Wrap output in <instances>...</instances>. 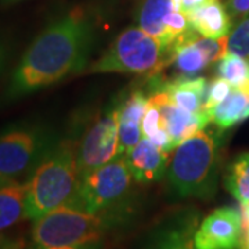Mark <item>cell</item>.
<instances>
[{"label":"cell","mask_w":249,"mask_h":249,"mask_svg":"<svg viewBox=\"0 0 249 249\" xmlns=\"http://www.w3.org/2000/svg\"><path fill=\"white\" fill-rule=\"evenodd\" d=\"M94 25L82 10H73L36 36L10 78L6 98L13 101L53 86L88 68Z\"/></svg>","instance_id":"cell-1"},{"label":"cell","mask_w":249,"mask_h":249,"mask_svg":"<svg viewBox=\"0 0 249 249\" xmlns=\"http://www.w3.org/2000/svg\"><path fill=\"white\" fill-rule=\"evenodd\" d=\"M80 180L76 142L72 139L58 142L28 178L27 219L36 220L57 208L73 204Z\"/></svg>","instance_id":"cell-2"},{"label":"cell","mask_w":249,"mask_h":249,"mask_svg":"<svg viewBox=\"0 0 249 249\" xmlns=\"http://www.w3.org/2000/svg\"><path fill=\"white\" fill-rule=\"evenodd\" d=\"M219 134L201 129L175 148L168 162L166 176L180 196L211 198L219 178Z\"/></svg>","instance_id":"cell-3"},{"label":"cell","mask_w":249,"mask_h":249,"mask_svg":"<svg viewBox=\"0 0 249 249\" xmlns=\"http://www.w3.org/2000/svg\"><path fill=\"white\" fill-rule=\"evenodd\" d=\"M124 214L90 213L65 205L34 220L31 238L36 247L61 248L101 242L114 226L124 222Z\"/></svg>","instance_id":"cell-4"},{"label":"cell","mask_w":249,"mask_h":249,"mask_svg":"<svg viewBox=\"0 0 249 249\" xmlns=\"http://www.w3.org/2000/svg\"><path fill=\"white\" fill-rule=\"evenodd\" d=\"M172 62V52L142 28L121 32L101 57L88 65L86 73L155 75Z\"/></svg>","instance_id":"cell-5"},{"label":"cell","mask_w":249,"mask_h":249,"mask_svg":"<svg viewBox=\"0 0 249 249\" xmlns=\"http://www.w3.org/2000/svg\"><path fill=\"white\" fill-rule=\"evenodd\" d=\"M57 142V136L46 124L22 122L3 129L0 132V181L7 184L28 180Z\"/></svg>","instance_id":"cell-6"},{"label":"cell","mask_w":249,"mask_h":249,"mask_svg":"<svg viewBox=\"0 0 249 249\" xmlns=\"http://www.w3.org/2000/svg\"><path fill=\"white\" fill-rule=\"evenodd\" d=\"M133 180L126 155H118L80 180L79 191L71 206L90 213L124 216Z\"/></svg>","instance_id":"cell-7"},{"label":"cell","mask_w":249,"mask_h":249,"mask_svg":"<svg viewBox=\"0 0 249 249\" xmlns=\"http://www.w3.org/2000/svg\"><path fill=\"white\" fill-rule=\"evenodd\" d=\"M118 103L107 107L93 118L76 142V158L80 178L104 166L118 157Z\"/></svg>","instance_id":"cell-8"},{"label":"cell","mask_w":249,"mask_h":249,"mask_svg":"<svg viewBox=\"0 0 249 249\" xmlns=\"http://www.w3.org/2000/svg\"><path fill=\"white\" fill-rule=\"evenodd\" d=\"M242 238V217L231 206L217 208L198 224L196 249H238Z\"/></svg>","instance_id":"cell-9"},{"label":"cell","mask_w":249,"mask_h":249,"mask_svg":"<svg viewBox=\"0 0 249 249\" xmlns=\"http://www.w3.org/2000/svg\"><path fill=\"white\" fill-rule=\"evenodd\" d=\"M150 100L160 109L162 126L166 129V132L169 133L172 139L173 151L178 144H181L186 139L191 137L198 130L204 129L211 124L208 112L199 114V115L187 112L178 107L169 94L165 93L163 90H154V93L150 96Z\"/></svg>","instance_id":"cell-10"},{"label":"cell","mask_w":249,"mask_h":249,"mask_svg":"<svg viewBox=\"0 0 249 249\" xmlns=\"http://www.w3.org/2000/svg\"><path fill=\"white\" fill-rule=\"evenodd\" d=\"M126 160L137 183L152 184L166 175L169 155L150 139L142 137L140 142L126 154Z\"/></svg>","instance_id":"cell-11"},{"label":"cell","mask_w":249,"mask_h":249,"mask_svg":"<svg viewBox=\"0 0 249 249\" xmlns=\"http://www.w3.org/2000/svg\"><path fill=\"white\" fill-rule=\"evenodd\" d=\"M196 227V214H178L152 234L145 249H196L194 234Z\"/></svg>","instance_id":"cell-12"},{"label":"cell","mask_w":249,"mask_h":249,"mask_svg":"<svg viewBox=\"0 0 249 249\" xmlns=\"http://www.w3.org/2000/svg\"><path fill=\"white\" fill-rule=\"evenodd\" d=\"M158 89L168 93L175 104L190 114H204L206 98V79L202 76H183L169 80L158 86Z\"/></svg>","instance_id":"cell-13"},{"label":"cell","mask_w":249,"mask_h":249,"mask_svg":"<svg viewBox=\"0 0 249 249\" xmlns=\"http://www.w3.org/2000/svg\"><path fill=\"white\" fill-rule=\"evenodd\" d=\"M191 27L204 37L220 39L231 32L232 18L227 7L217 0H209L199 9L187 14Z\"/></svg>","instance_id":"cell-14"},{"label":"cell","mask_w":249,"mask_h":249,"mask_svg":"<svg viewBox=\"0 0 249 249\" xmlns=\"http://www.w3.org/2000/svg\"><path fill=\"white\" fill-rule=\"evenodd\" d=\"M249 106V79L238 88H232L231 93L220 104L211 108L208 116L211 122L220 130H226L234 124L245 121V109Z\"/></svg>","instance_id":"cell-15"},{"label":"cell","mask_w":249,"mask_h":249,"mask_svg":"<svg viewBox=\"0 0 249 249\" xmlns=\"http://www.w3.org/2000/svg\"><path fill=\"white\" fill-rule=\"evenodd\" d=\"M27 181L0 186V234L27 219Z\"/></svg>","instance_id":"cell-16"},{"label":"cell","mask_w":249,"mask_h":249,"mask_svg":"<svg viewBox=\"0 0 249 249\" xmlns=\"http://www.w3.org/2000/svg\"><path fill=\"white\" fill-rule=\"evenodd\" d=\"M172 10H173L172 0H142L137 13L139 28L148 32L154 37L160 39V43L169 50L170 47L166 42L165 19L172 13Z\"/></svg>","instance_id":"cell-17"},{"label":"cell","mask_w":249,"mask_h":249,"mask_svg":"<svg viewBox=\"0 0 249 249\" xmlns=\"http://www.w3.org/2000/svg\"><path fill=\"white\" fill-rule=\"evenodd\" d=\"M224 186L241 205L249 202V152L241 154L229 166Z\"/></svg>","instance_id":"cell-18"},{"label":"cell","mask_w":249,"mask_h":249,"mask_svg":"<svg viewBox=\"0 0 249 249\" xmlns=\"http://www.w3.org/2000/svg\"><path fill=\"white\" fill-rule=\"evenodd\" d=\"M217 76L227 80L232 88H238L249 79V61L241 55L227 53L219 60Z\"/></svg>","instance_id":"cell-19"},{"label":"cell","mask_w":249,"mask_h":249,"mask_svg":"<svg viewBox=\"0 0 249 249\" xmlns=\"http://www.w3.org/2000/svg\"><path fill=\"white\" fill-rule=\"evenodd\" d=\"M148 98L142 90H133L124 96V100L118 103L119 124H142V116L148 107Z\"/></svg>","instance_id":"cell-20"},{"label":"cell","mask_w":249,"mask_h":249,"mask_svg":"<svg viewBox=\"0 0 249 249\" xmlns=\"http://www.w3.org/2000/svg\"><path fill=\"white\" fill-rule=\"evenodd\" d=\"M227 53L249 58V17L244 18L227 36Z\"/></svg>","instance_id":"cell-21"},{"label":"cell","mask_w":249,"mask_h":249,"mask_svg":"<svg viewBox=\"0 0 249 249\" xmlns=\"http://www.w3.org/2000/svg\"><path fill=\"white\" fill-rule=\"evenodd\" d=\"M232 86L226 79H223L220 76L214 78L211 82L209 90L206 91V98L204 103V111H209L211 108L216 107L217 104H220L223 100H226L227 96L231 93Z\"/></svg>","instance_id":"cell-22"},{"label":"cell","mask_w":249,"mask_h":249,"mask_svg":"<svg viewBox=\"0 0 249 249\" xmlns=\"http://www.w3.org/2000/svg\"><path fill=\"white\" fill-rule=\"evenodd\" d=\"M160 127H162V121H160V109L148 98V107L145 109V114H144L142 119V136L147 137V139H151Z\"/></svg>","instance_id":"cell-23"},{"label":"cell","mask_w":249,"mask_h":249,"mask_svg":"<svg viewBox=\"0 0 249 249\" xmlns=\"http://www.w3.org/2000/svg\"><path fill=\"white\" fill-rule=\"evenodd\" d=\"M226 7L231 18L245 17L249 13V0H229Z\"/></svg>","instance_id":"cell-24"},{"label":"cell","mask_w":249,"mask_h":249,"mask_svg":"<svg viewBox=\"0 0 249 249\" xmlns=\"http://www.w3.org/2000/svg\"><path fill=\"white\" fill-rule=\"evenodd\" d=\"M0 249H25V242L21 238H10L0 235Z\"/></svg>","instance_id":"cell-25"},{"label":"cell","mask_w":249,"mask_h":249,"mask_svg":"<svg viewBox=\"0 0 249 249\" xmlns=\"http://www.w3.org/2000/svg\"><path fill=\"white\" fill-rule=\"evenodd\" d=\"M180 1H181V11L187 16V14L193 13L194 10L199 9L201 6H204L209 0H180Z\"/></svg>","instance_id":"cell-26"},{"label":"cell","mask_w":249,"mask_h":249,"mask_svg":"<svg viewBox=\"0 0 249 249\" xmlns=\"http://www.w3.org/2000/svg\"><path fill=\"white\" fill-rule=\"evenodd\" d=\"M28 249H101V242H91V244H85V245H76V247H61V248H42L32 245Z\"/></svg>","instance_id":"cell-27"},{"label":"cell","mask_w":249,"mask_h":249,"mask_svg":"<svg viewBox=\"0 0 249 249\" xmlns=\"http://www.w3.org/2000/svg\"><path fill=\"white\" fill-rule=\"evenodd\" d=\"M6 60H7V47L0 40V73L6 65Z\"/></svg>","instance_id":"cell-28"},{"label":"cell","mask_w":249,"mask_h":249,"mask_svg":"<svg viewBox=\"0 0 249 249\" xmlns=\"http://www.w3.org/2000/svg\"><path fill=\"white\" fill-rule=\"evenodd\" d=\"M240 249H249V238H247V237H242L241 238Z\"/></svg>","instance_id":"cell-29"},{"label":"cell","mask_w":249,"mask_h":249,"mask_svg":"<svg viewBox=\"0 0 249 249\" xmlns=\"http://www.w3.org/2000/svg\"><path fill=\"white\" fill-rule=\"evenodd\" d=\"M3 4H14V3H18V1H22V0H0Z\"/></svg>","instance_id":"cell-30"},{"label":"cell","mask_w":249,"mask_h":249,"mask_svg":"<svg viewBox=\"0 0 249 249\" xmlns=\"http://www.w3.org/2000/svg\"><path fill=\"white\" fill-rule=\"evenodd\" d=\"M0 186H3V183H1V181H0Z\"/></svg>","instance_id":"cell-31"}]
</instances>
